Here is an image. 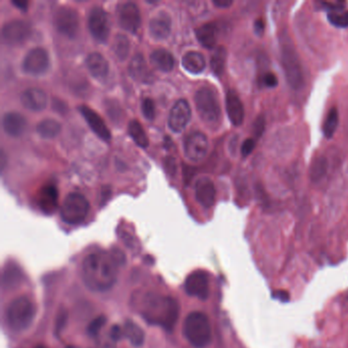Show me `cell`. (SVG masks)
Instances as JSON below:
<instances>
[{
  "instance_id": "obj_1",
  "label": "cell",
  "mask_w": 348,
  "mask_h": 348,
  "mask_svg": "<svg viewBox=\"0 0 348 348\" xmlns=\"http://www.w3.org/2000/svg\"><path fill=\"white\" fill-rule=\"evenodd\" d=\"M123 259L124 255L117 252H98L87 255L82 266L85 285L97 292L110 289L117 281L118 268L123 263Z\"/></svg>"
},
{
  "instance_id": "obj_2",
  "label": "cell",
  "mask_w": 348,
  "mask_h": 348,
  "mask_svg": "<svg viewBox=\"0 0 348 348\" xmlns=\"http://www.w3.org/2000/svg\"><path fill=\"white\" fill-rule=\"evenodd\" d=\"M139 312L148 323L171 332L177 324L180 308L174 298L150 292L142 297Z\"/></svg>"
},
{
  "instance_id": "obj_3",
  "label": "cell",
  "mask_w": 348,
  "mask_h": 348,
  "mask_svg": "<svg viewBox=\"0 0 348 348\" xmlns=\"http://www.w3.org/2000/svg\"><path fill=\"white\" fill-rule=\"evenodd\" d=\"M183 333L189 343L195 348H204L212 341L210 319L201 312H192L186 316Z\"/></svg>"
},
{
  "instance_id": "obj_4",
  "label": "cell",
  "mask_w": 348,
  "mask_h": 348,
  "mask_svg": "<svg viewBox=\"0 0 348 348\" xmlns=\"http://www.w3.org/2000/svg\"><path fill=\"white\" fill-rule=\"evenodd\" d=\"M36 306L25 296L13 299L6 310V321L8 327L13 332H23L34 322Z\"/></svg>"
},
{
  "instance_id": "obj_5",
  "label": "cell",
  "mask_w": 348,
  "mask_h": 348,
  "mask_svg": "<svg viewBox=\"0 0 348 348\" xmlns=\"http://www.w3.org/2000/svg\"><path fill=\"white\" fill-rule=\"evenodd\" d=\"M281 36V61L285 77L292 88L299 89L303 84V75L298 54L288 35L283 33Z\"/></svg>"
},
{
  "instance_id": "obj_6",
  "label": "cell",
  "mask_w": 348,
  "mask_h": 348,
  "mask_svg": "<svg viewBox=\"0 0 348 348\" xmlns=\"http://www.w3.org/2000/svg\"><path fill=\"white\" fill-rule=\"evenodd\" d=\"M194 101L200 119L205 124L214 126L220 122L221 110L218 97L212 89L200 88L194 96Z\"/></svg>"
},
{
  "instance_id": "obj_7",
  "label": "cell",
  "mask_w": 348,
  "mask_h": 348,
  "mask_svg": "<svg viewBox=\"0 0 348 348\" xmlns=\"http://www.w3.org/2000/svg\"><path fill=\"white\" fill-rule=\"evenodd\" d=\"M89 202L81 193L67 194L61 207L63 221L69 225H78L84 221L89 213Z\"/></svg>"
},
{
  "instance_id": "obj_8",
  "label": "cell",
  "mask_w": 348,
  "mask_h": 348,
  "mask_svg": "<svg viewBox=\"0 0 348 348\" xmlns=\"http://www.w3.org/2000/svg\"><path fill=\"white\" fill-rule=\"evenodd\" d=\"M53 24L62 35L67 38L76 37L79 31V15L71 6H61L53 17Z\"/></svg>"
},
{
  "instance_id": "obj_9",
  "label": "cell",
  "mask_w": 348,
  "mask_h": 348,
  "mask_svg": "<svg viewBox=\"0 0 348 348\" xmlns=\"http://www.w3.org/2000/svg\"><path fill=\"white\" fill-rule=\"evenodd\" d=\"M49 67V55L44 48L36 47L26 54L23 61L24 72L31 76L44 74Z\"/></svg>"
},
{
  "instance_id": "obj_10",
  "label": "cell",
  "mask_w": 348,
  "mask_h": 348,
  "mask_svg": "<svg viewBox=\"0 0 348 348\" xmlns=\"http://www.w3.org/2000/svg\"><path fill=\"white\" fill-rule=\"evenodd\" d=\"M88 28L95 40L100 43L106 42L109 36V22L107 13L100 6H94L90 10Z\"/></svg>"
},
{
  "instance_id": "obj_11",
  "label": "cell",
  "mask_w": 348,
  "mask_h": 348,
  "mask_svg": "<svg viewBox=\"0 0 348 348\" xmlns=\"http://www.w3.org/2000/svg\"><path fill=\"white\" fill-rule=\"evenodd\" d=\"M31 35L29 24L22 20H13L2 28V39L6 44L21 45Z\"/></svg>"
},
{
  "instance_id": "obj_12",
  "label": "cell",
  "mask_w": 348,
  "mask_h": 348,
  "mask_svg": "<svg viewBox=\"0 0 348 348\" xmlns=\"http://www.w3.org/2000/svg\"><path fill=\"white\" fill-rule=\"evenodd\" d=\"M185 156L194 162L202 160L208 151L207 137L201 132H194L187 136L184 143Z\"/></svg>"
},
{
  "instance_id": "obj_13",
  "label": "cell",
  "mask_w": 348,
  "mask_h": 348,
  "mask_svg": "<svg viewBox=\"0 0 348 348\" xmlns=\"http://www.w3.org/2000/svg\"><path fill=\"white\" fill-rule=\"evenodd\" d=\"M186 293L192 297L201 300L207 299L210 295V281L207 274L202 271H196L190 274L184 284Z\"/></svg>"
},
{
  "instance_id": "obj_14",
  "label": "cell",
  "mask_w": 348,
  "mask_h": 348,
  "mask_svg": "<svg viewBox=\"0 0 348 348\" xmlns=\"http://www.w3.org/2000/svg\"><path fill=\"white\" fill-rule=\"evenodd\" d=\"M118 21L124 30L136 33L141 26V15L139 7L133 2H126L119 6Z\"/></svg>"
},
{
  "instance_id": "obj_15",
  "label": "cell",
  "mask_w": 348,
  "mask_h": 348,
  "mask_svg": "<svg viewBox=\"0 0 348 348\" xmlns=\"http://www.w3.org/2000/svg\"><path fill=\"white\" fill-rule=\"evenodd\" d=\"M191 119V108L185 99L178 100L172 107L168 124L169 127L175 133L182 132Z\"/></svg>"
},
{
  "instance_id": "obj_16",
  "label": "cell",
  "mask_w": 348,
  "mask_h": 348,
  "mask_svg": "<svg viewBox=\"0 0 348 348\" xmlns=\"http://www.w3.org/2000/svg\"><path fill=\"white\" fill-rule=\"evenodd\" d=\"M80 111L82 116L86 120L88 126L92 129V131L98 136L103 141H109L111 138V134L106 127L104 121L101 119L99 115H97L95 111L89 108L86 105L80 106Z\"/></svg>"
},
{
  "instance_id": "obj_17",
  "label": "cell",
  "mask_w": 348,
  "mask_h": 348,
  "mask_svg": "<svg viewBox=\"0 0 348 348\" xmlns=\"http://www.w3.org/2000/svg\"><path fill=\"white\" fill-rule=\"evenodd\" d=\"M226 109L229 120L234 126L238 127L244 121V107L241 99L235 91L230 90L226 95Z\"/></svg>"
},
{
  "instance_id": "obj_18",
  "label": "cell",
  "mask_w": 348,
  "mask_h": 348,
  "mask_svg": "<svg viewBox=\"0 0 348 348\" xmlns=\"http://www.w3.org/2000/svg\"><path fill=\"white\" fill-rule=\"evenodd\" d=\"M47 95L39 88H30L21 95L22 104L30 110L40 111L47 106Z\"/></svg>"
},
{
  "instance_id": "obj_19",
  "label": "cell",
  "mask_w": 348,
  "mask_h": 348,
  "mask_svg": "<svg viewBox=\"0 0 348 348\" xmlns=\"http://www.w3.org/2000/svg\"><path fill=\"white\" fill-rule=\"evenodd\" d=\"M216 187L212 180L202 178L197 181L195 186V197L200 205L205 208L212 207L216 200Z\"/></svg>"
},
{
  "instance_id": "obj_20",
  "label": "cell",
  "mask_w": 348,
  "mask_h": 348,
  "mask_svg": "<svg viewBox=\"0 0 348 348\" xmlns=\"http://www.w3.org/2000/svg\"><path fill=\"white\" fill-rule=\"evenodd\" d=\"M130 76L141 83H151L153 81V75L147 66L142 54H135L129 64Z\"/></svg>"
},
{
  "instance_id": "obj_21",
  "label": "cell",
  "mask_w": 348,
  "mask_h": 348,
  "mask_svg": "<svg viewBox=\"0 0 348 348\" xmlns=\"http://www.w3.org/2000/svg\"><path fill=\"white\" fill-rule=\"evenodd\" d=\"M2 127L4 132L11 137L23 135L27 129V121L19 113L10 111L4 115L2 119Z\"/></svg>"
},
{
  "instance_id": "obj_22",
  "label": "cell",
  "mask_w": 348,
  "mask_h": 348,
  "mask_svg": "<svg viewBox=\"0 0 348 348\" xmlns=\"http://www.w3.org/2000/svg\"><path fill=\"white\" fill-rule=\"evenodd\" d=\"M59 193L57 188L52 184L43 186L39 191L38 203L40 208L46 214H52L58 207Z\"/></svg>"
},
{
  "instance_id": "obj_23",
  "label": "cell",
  "mask_w": 348,
  "mask_h": 348,
  "mask_svg": "<svg viewBox=\"0 0 348 348\" xmlns=\"http://www.w3.org/2000/svg\"><path fill=\"white\" fill-rule=\"evenodd\" d=\"M86 65L90 74L97 80H103L108 74V63L98 52H93L88 55Z\"/></svg>"
},
{
  "instance_id": "obj_24",
  "label": "cell",
  "mask_w": 348,
  "mask_h": 348,
  "mask_svg": "<svg viewBox=\"0 0 348 348\" xmlns=\"http://www.w3.org/2000/svg\"><path fill=\"white\" fill-rule=\"evenodd\" d=\"M149 32L153 38L163 40L171 34V20L170 18L161 13V15L153 18L149 23Z\"/></svg>"
},
{
  "instance_id": "obj_25",
  "label": "cell",
  "mask_w": 348,
  "mask_h": 348,
  "mask_svg": "<svg viewBox=\"0 0 348 348\" xmlns=\"http://www.w3.org/2000/svg\"><path fill=\"white\" fill-rule=\"evenodd\" d=\"M150 63L161 72H171L175 65L173 55L165 49H158L150 54Z\"/></svg>"
},
{
  "instance_id": "obj_26",
  "label": "cell",
  "mask_w": 348,
  "mask_h": 348,
  "mask_svg": "<svg viewBox=\"0 0 348 348\" xmlns=\"http://www.w3.org/2000/svg\"><path fill=\"white\" fill-rule=\"evenodd\" d=\"M196 37L199 43L207 48L213 49L217 44V27L213 23L204 24L201 27L197 28L195 31Z\"/></svg>"
},
{
  "instance_id": "obj_27",
  "label": "cell",
  "mask_w": 348,
  "mask_h": 348,
  "mask_svg": "<svg viewBox=\"0 0 348 348\" xmlns=\"http://www.w3.org/2000/svg\"><path fill=\"white\" fill-rule=\"evenodd\" d=\"M182 65L192 74H199L205 68V59L200 52L189 51L182 59Z\"/></svg>"
},
{
  "instance_id": "obj_28",
  "label": "cell",
  "mask_w": 348,
  "mask_h": 348,
  "mask_svg": "<svg viewBox=\"0 0 348 348\" xmlns=\"http://www.w3.org/2000/svg\"><path fill=\"white\" fill-rule=\"evenodd\" d=\"M123 332H124V336L129 340V342L133 346L140 347L144 343L145 334L143 330L138 325H136L134 322L127 321L125 323Z\"/></svg>"
},
{
  "instance_id": "obj_29",
  "label": "cell",
  "mask_w": 348,
  "mask_h": 348,
  "mask_svg": "<svg viewBox=\"0 0 348 348\" xmlns=\"http://www.w3.org/2000/svg\"><path fill=\"white\" fill-rule=\"evenodd\" d=\"M37 133L46 139H52L57 137L61 131L62 126L60 122L54 119H45L41 121L36 127Z\"/></svg>"
},
{
  "instance_id": "obj_30",
  "label": "cell",
  "mask_w": 348,
  "mask_h": 348,
  "mask_svg": "<svg viewBox=\"0 0 348 348\" xmlns=\"http://www.w3.org/2000/svg\"><path fill=\"white\" fill-rule=\"evenodd\" d=\"M129 135L133 138L134 142L142 148H146L149 145L148 137L142 127V125L137 120H132L128 125Z\"/></svg>"
},
{
  "instance_id": "obj_31",
  "label": "cell",
  "mask_w": 348,
  "mask_h": 348,
  "mask_svg": "<svg viewBox=\"0 0 348 348\" xmlns=\"http://www.w3.org/2000/svg\"><path fill=\"white\" fill-rule=\"evenodd\" d=\"M328 170V160L325 157L319 156L316 158L311 165L310 176L313 182H319L327 174Z\"/></svg>"
},
{
  "instance_id": "obj_32",
  "label": "cell",
  "mask_w": 348,
  "mask_h": 348,
  "mask_svg": "<svg viewBox=\"0 0 348 348\" xmlns=\"http://www.w3.org/2000/svg\"><path fill=\"white\" fill-rule=\"evenodd\" d=\"M113 48H114V52L116 54V57L120 61L127 60V58L129 57V53H130V48H131L129 38L124 34H118L115 37Z\"/></svg>"
},
{
  "instance_id": "obj_33",
  "label": "cell",
  "mask_w": 348,
  "mask_h": 348,
  "mask_svg": "<svg viewBox=\"0 0 348 348\" xmlns=\"http://www.w3.org/2000/svg\"><path fill=\"white\" fill-rule=\"evenodd\" d=\"M227 60V50L224 46L218 47L212 55L211 67L216 76H221L224 73L225 64Z\"/></svg>"
},
{
  "instance_id": "obj_34",
  "label": "cell",
  "mask_w": 348,
  "mask_h": 348,
  "mask_svg": "<svg viewBox=\"0 0 348 348\" xmlns=\"http://www.w3.org/2000/svg\"><path fill=\"white\" fill-rule=\"evenodd\" d=\"M339 123V115L337 108L333 107L330 109L328 117L325 121L324 127H323V132L326 138H332L334 133L336 132V129L338 127Z\"/></svg>"
},
{
  "instance_id": "obj_35",
  "label": "cell",
  "mask_w": 348,
  "mask_h": 348,
  "mask_svg": "<svg viewBox=\"0 0 348 348\" xmlns=\"http://www.w3.org/2000/svg\"><path fill=\"white\" fill-rule=\"evenodd\" d=\"M329 22L337 28H348V10H337L328 13Z\"/></svg>"
},
{
  "instance_id": "obj_36",
  "label": "cell",
  "mask_w": 348,
  "mask_h": 348,
  "mask_svg": "<svg viewBox=\"0 0 348 348\" xmlns=\"http://www.w3.org/2000/svg\"><path fill=\"white\" fill-rule=\"evenodd\" d=\"M105 109L107 110V114L113 122L117 124L122 121L123 119V111L120 104L116 100H107Z\"/></svg>"
},
{
  "instance_id": "obj_37",
  "label": "cell",
  "mask_w": 348,
  "mask_h": 348,
  "mask_svg": "<svg viewBox=\"0 0 348 348\" xmlns=\"http://www.w3.org/2000/svg\"><path fill=\"white\" fill-rule=\"evenodd\" d=\"M20 276L21 273H18V268L7 266L3 274V282L7 285V287L16 286L20 282Z\"/></svg>"
},
{
  "instance_id": "obj_38",
  "label": "cell",
  "mask_w": 348,
  "mask_h": 348,
  "mask_svg": "<svg viewBox=\"0 0 348 348\" xmlns=\"http://www.w3.org/2000/svg\"><path fill=\"white\" fill-rule=\"evenodd\" d=\"M105 323H106V318L104 316H99L95 317L88 327L89 335L92 337H98L99 333L102 330V328L104 327Z\"/></svg>"
},
{
  "instance_id": "obj_39",
  "label": "cell",
  "mask_w": 348,
  "mask_h": 348,
  "mask_svg": "<svg viewBox=\"0 0 348 348\" xmlns=\"http://www.w3.org/2000/svg\"><path fill=\"white\" fill-rule=\"evenodd\" d=\"M142 113L147 120H153L156 116L155 103L150 98H144L142 101Z\"/></svg>"
},
{
  "instance_id": "obj_40",
  "label": "cell",
  "mask_w": 348,
  "mask_h": 348,
  "mask_svg": "<svg viewBox=\"0 0 348 348\" xmlns=\"http://www.w3.org/2000/svg\"><path fill=\"white\" fill-rule=\"evenodd\" d=\"M264 129H266V121H264L263 116H259L253 123V134L258 138L262 135Z\"/></svg>"
},
{
  "instance_id": "obj_41",
  "label": "cell",
  "mask_w": 348,
  "mask_h": 348,
  "mask_svg": "<svg viewBox=\"0 0 348 348\" xmlns=\"http://www.w3.org/2000/svg\"><path fill=\"white\" fill-rule=\"evenodd\" d=\"M254 147H255V140H254V139H253V138L246 139V140L242 143V146H241L242 156L244 158L248 157L250 153L253 151Z\"/></svg>"
},
{
  "instance_id": "obj_42",
  "label": "cell",
  "mask_w": 348,
  "mask_h": 348,
  "mask_svg": "<svg viewBox=\"0 0 348 348\" xmlns=\"http://www.w3.org/2000/svg\"><path fill=\"white\" fill-rule=\"evenodd\" d=\"M164 168L171 176H175L177 172V162L174 158H166L164 159Z\"/></svg>"
},
{
  "instance_id": "obj_43",
  "label": "cell",
  "mask_w": 348,
  "mask_h": 348,
  "mask_svg": "<svg viewBox=\"0 0 348 348\" xmlns=\"http://www.w3.org/2000/svg\"><path fill=\"white\" fill-rule=\"evenodd\" d=\"M263 83L269 88H275L278 85V78L273 73H267L263 76Z\"/></svg>"
},
{
  "instance_id": "obj_44",
  "label": "cell",
  "mask_w": 348,
  "mask_h": 348,
  "mask_svg": "<svg viewBox=\"0 0 348 348\" xmlns=\"http://www.w3.org/2000/svg\"><path fill=\"white\" fill-rule=\"evenodd\" d=\"M116 342L117 341L111 338L109 333H108V335L106 337L99 340L98 345H99V348H116Z\"/></svg>"
},
{
  "instance_id": "obj_45",
  "label": "cell",
  "mask_w": 348,
  "mask_h": 348,
  "mask_svg": "<svg viewBox=\"0 0 348 348\" xmlns=\"http://www.w3.org/2000/svg\"><path fill=\"white\" fill-rule=\"evenodd\" d=\"M273 297L275 299L282 301V302H287L289 300V293L284 290H278V291L274 292Z\"/></svg>"
},
{
  "instance_id": "obj_46",
  "label": "cell",
  "mask_w": 348,
  "mask_h": 348,
  "mask_svg": "<svg viewBox=\"0 0 348 348\" xmlns=\"http://www.w3.org/2000/svg\"><path fill=\"white\" fill-rule=\"evenodd\" d=\"M214 4L217 7L227 8L233 4V1H231V0H214Z\"/></svg>"
},
{
  "instance_id": "obj_47",
  "label": "cell",
  "mask_w": 348,
  "mask_h": 348,
  "mask_svg": "<svg viewBox=\"0 0 348 348\" xmlns=\"http://www.w3.org/2000/svg\"><path fill=\"white\" fill-rule=\"evenodd\" d=\"M254 31L256 34L261 35L264 31V23L262 22V20H256L254 23Z\"/></svg>"
},
{
  "instance_id": "obj_48",
  "label": "cell",
  "mask_w": 348,
  "mask_h": 348,
  "mask_svg": "<svg viewBox=\"0 0 348 348\" xmlns=\"http://www.w3.org/2000/svg\"><path fill=\"white\" fill-rule=\"evenodd\" d=\"M12 3L15 4L17 7L23 9V10H26L27 7H28V2L27 1H20V0H17V1H12Z\"/></svg>"
},
{
  "instance_id": "obj_49",
  "label": "cell",
  "mask_w": 348,
  "mask_h": 348,
  "mask_svg": "<svg viewBox=\"0 0 348 348\" xmlns=\"http://www.w3.org/2000/svg\"><path fill=\"white\" fill-rule=\"evenodd\" d=\"M35 348H45L44 346H41V345H39V346H37V347H35Z\"/></svg>"
}]
</instances>
